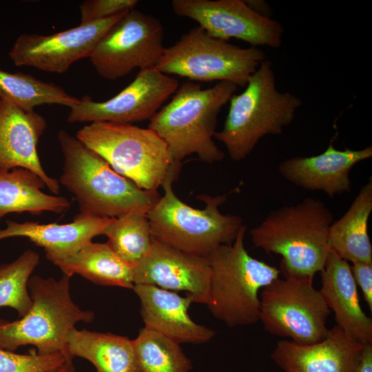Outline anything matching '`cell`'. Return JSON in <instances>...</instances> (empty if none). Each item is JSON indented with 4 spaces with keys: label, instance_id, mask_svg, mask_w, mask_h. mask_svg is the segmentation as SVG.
<instances>
[{
    "label": "cell",
    "instance_id": "obj_1",
    "mask_svg": "<svg viewBox=\"0 0 372 372\" xmlns=\"http://www.w3.org/2000/svg\"><path fill=\"white\" fill-rule=\"evenodd\" d=\"M57 138L63 157L59 182L74 196L79 214L118 218L136 209H149L159 198L157 191L138 187L76 136L62 130Z\"/></svg>",
    "mask_w": 372,
    "mask_h": 372
},
{
    "label": "cell",
    "instance_id": "obj_2",
    "mask_svg": "<svg viewBox=\"0 0 372 372\" xmlns=\"http://www.w3.org/2000/svg\"><path fill=\"white\" fill-rule=\"evenodd\" d=\"M333 220L322 200L305 198L269 212L250 230L251 242L267 254L281 256L282 275L313 278L322 271L330 251L328 232Z\"/></svg>",
    "mask_w": 372,
    "mask_h": 372
},
{
    "label": "cell",
    "instance_id": "obj_3",
    "mask_svg": "<svg viewBox=\"0 0 372 372\" xmlns=\"http://www.w3.org/2000/svg\"><path fill=\"white\" fill-rule=\"evenodd\" d=\"M237 87L231 82L218 81L203 89L200 83L187 81L151 118L148 128L163 139L174 163H181L191 154L207 163L224 158L214 136L219 112Z\"/></svg>",
    "mask_w": 372,
    "mask_h": 372
},
{
    "label": "cell",
    "instance_id": "obj_4",
    "mask_svg": "<svg viewBox=\"0 0 372 372\" xmlns=\"http://www.w3.org/2000/svg\"><path fill=\"white\" fill-rule=\"evenodd\" d=\"M70 278L64 273L59 279L30 277L31 308L17 320H0V349L14 352L22 346L32 345L39 354L60 353L66 359L73 358L68 349L69 333L78 322H92L94 313L81 309L73 301Z\"/></svg>",
    "mask_w": 372,
    "mask_h": 372
},
{
    "label": "cell",
    "instance_id": "obj_5",
    "mask_svg": "<svg viewBox=\"0 0 372 372\" xmlns=\"http://www.w3.org/2000/svg\"><path fill=\"white\" fill-rule=\"evenodd\" d=\"M229 102L223 127L214 138L236 161L249 155L263 137L281 134L302 104L295 94L277 89L272 64L267 59L249 78L245 90L234 94Z\"/></svg>",
    "mask_w": 372,
    "mask_h": 372
},
{
    "label": "cell",
    "instance_id": "obj_6",
    "mask_svg": "<svg viewBox=\"0 0 372 372\" xmlns=\"http://www.w3.org/2000/svg\"><path fill=\"white\" fill-rule=\"evenodd\" d=\"M180 163L170 168L163 185L164 194L150 207L147 216L153 237L186 253L207 256L221 245L231 243L244 225L240 216L223 214L218 207L227 195L203 194L204 209L189 206L174 194L172 183Z\"/></svg>",
    "mask_w": 372,
    "mask_h": 372
},
{
    "label": "cell",
    "instance_id": "obj_7",
    "mask_svg": "<svg viewBox=\"0 0 372 372\" xmlns=\"http://www.w3.org/2000/svg\"><path fill=\"white\" fill-rule=\"evenodd\" d=\"M246 229L243 225L231 243L218 246L207 256L211 278L206 305L231 328L259 321V291L280 273L277 267L249 255L244 243Z\"/></svg>",
    "mask_w": 372,
    "mask_h": 372
},
{
    "label": "cell",
    "instance_id": "obj_8",
    "mask_svg": "<svg viewBox=\"0 0 372 372\" xmlns=\"http://www.w3.org/2000/svg\"><path fill=\"white\" fill-rule=\"evenodd\" d=\"M76 137L145 190L157 191L176 163L163 139L148 127L94 122L79 129Z\"/></svg>",
    "mask_w": 372,
    "mask_h": 372
},
{
    "label": "cell",
    "instance_id": "obj_9",
    "mask_svg": "<svg viewBox=\"0 0 372 372\" xmlns=\"http://www.w3.org/2000/svg\"><path fill=\"white\" fill-rule=\"evenodd\" d=\"M266 59L265 52L259 48H240L213 37L197 26L165 48L154 68L191 81H229L245 87Z\"/></svg>",
    "mask_w": 372,
    "mask_h": 372
},
{
    "label": "cell",
    "instance_id": "obj_10",
    "mask_svg": "<svg viewBox=\"0 0 372 372\" xmlns=\"http://www.w3.org/2000/svg\"><path fill=\"white\" fill-rule=\"evenodd\" d=\"M261 290L259 321L269 333L300 344L324 340L331 310L313 278L282 275Z\"/></svg>",
    "mask_w": 372,
    "mask_h": 372
},
{
    "label": "cell",
    "instance_id": "obj_11",
    "mask_svg": "<svg viewBox=\"0 0 372 372\" xmlns=\"http://www.w3.org/2000/svg\"><path fill=\"white\" fill-rule=\"evenodd\" d=\"M164 30L152 15L127 11L101 39L90 60L102 78L114 81L136 68H153L163 54Z\"/></svg>",
    "mask_w": 372,
    "mask_h": 372
},
{
    "label": "cell",
    "instance_id": "obj_12",
    "mask_svg": "<svg viewBox=\"0 0 372 372\" xmlns=\"http://www.w3.org/2000/svg\"><path fill=\"white\" fill-rule=\"evenodd\" d=\"M171 4L176 15L196 21L213 37L239 39L253 48L281 45L282 25L257 13L245 1L173 0Z\"/></svg>",
    "mask_w": 372,
    "mask_h": 372
},
{
    "label": "cell",
    "instance_id": "obj_13",
    "mask_svg": "<svg viewBox=\"0 0 372 372\" xmlns=\"http://www.w3.org/2000/svg\"><path fill=\"white\" fill-rule=\"evenodd\" d=\"M178 87L176 79L155 68L141 70L132 83L107 101L83 96L70 108L67 121L132 124L150 120Z\"/></svg>",
    "mask_w": 372,
    "mask_h": 372
},
{
    "label": "cell",
    "instance_id": "obj_14",
    "mask_svg": "<svg viewBox=\"0 0 372 372\" xmlns=\"http://www.w3.org/2000/svg\"><path fill=\"white\" fill-rule=\"evenodd\" d=\"M127 12L50 35L21 34L8 56L16 66L65 72L74 62L90 58L101 39Z\"/></svg>",
    "mask_w": 372,
    "mask_h": 372
},
{
    "label": "cell",
    "instance_id": "obj_15",
    "mask_svg": "<svg viewBox=\"0 0 372 372\" xmlns=\"http://www.w3.org/2000/svg\"><path fill=\"white\" fill-rule=\"evenodd\" d=\"M210 278L207 256L186 253L154 237L149 253L134 269V285L185 291L194 302L205 304L209 300Z\"/></svg>",
    "mask_w": 372,
    "mask_h": 372
},
{
    "label": "cell",
    "instance_id": "obj_16",
    "mask_svg": "<svg viewBox=\"0 0 372 372\" xmlns=\"http://www.w3.org/2000/svg\"><path fill=\"white\" fill-rule=\"evenodd\" d=\"M46 127L44 117L34 110H24L0 96V170L30 169L57 195L59 182L44 171L37 152L39 139Z\"/></svg>",
    "mask_w": 372,
    "mask_h": 372
},
{
    "label": "cell",
    "instance_id": "obj_17",
    "mask_svg": "<svg viewBox=\"0 0 372 372\" xmlns=\"http://www.w3.org/2000/svg\"><path fill=\"white\" fill-rule=\"evenodd\" d=\"M372 157V147L340 150L330 142L322 154L295 156L282 161L278 171L287 180L308 191H320L329 197L349 192L350 171L357 163Z\"/></svg>",
    "mask_w": 372,
    "mask_h": 372
},
{
    "label": "cell",
    "instance_id": "obj_18",
    "mask_svg": "<svg viewBox=\"0 0 372 372\" xmlns=\"http://www.w3.org/2000/svg\"><path fill=\"white\" fill-rule=\"evenodd\" d=\"M363 345L335 324L314 344L279 341L271 358L285 372H356Z\"/></svg>",
    "mask_w": 372,
    "mask_h": 372
},
{
    "label": "cell",
    "instance_id": "obj_19",
    "mask_svg": "<svg viewBox=\"0 0 372 372\" xmlns=\"http://www.w3.org/2000/svg\"><path fill=\"white\" fill-rule=\"evenodd\" d=\"M132 289L140 300V313L145 327L178 344H203L215 336L213 329L190 318L188 309L194 300L189 295L183 297L149 285H134Z\"/></svg>",
    "mask_w": 372,
    "mask_h": 372
},
{
    "label": "cell",
    "instance_id": "obj_20",
    "mask_svg": "<svg viewBox=\"0 0 372 372\" xmlns=\"http://www.w3.org/2000/svg\"><path fill=\"white\" fill-rule=\"evenodd\" d=\"M113 218H96L78 214L72 223L42 224L6 220V227L0 229V240L24 237L43 247L46 258L53 264L79 251L86 243L103 235Z\"/></svg>",
    "mask_w": 372,
    "mask_h": 372
},
{
    "label": "cell",
    "instance_id": "obj_21",
    "mask_svg": "<svg viewBox=\"0 0 372 372\" xmlns=\"http://www.w3.org/2000/svg\"><path fill=\"white\" fill-rule=\"evenodd\" d=\"M321 273L320 291L335 320L347 334L360 343L372 344V319L362 310L351 265L329 251Z\"/></svg>",
    "mask_w": 372,
    "mask_h": 372
},
{
    "label": "cell",
    "instance_id": "obj_22",
    "mask_svg": "<svg viewBox=\"0 0 372 372\" xmlns=\"http://www.w3.org/2000/svg\"><path fill=\"white\" fill-rule=\"evenodd\" d=\"M372 211V178L362 186L346 213L333 222L328 232L330 251L351 262L372 263L368 222Z\"/></svg>",
    "mask_w": 372,
    "mask_h": 372
},
{
    "label": "cell",
    "instance_id": "obj_23",
    "mask_svg": "<svg viewBox=\"0 0 372 372\" xmlns=\"http://www.w3.org/2000/svg\"><path fill=\"white\" fill-rule=\"evenodd\" d=\"M45 187L42 178L30 169L0 170V218L12 213L61 214L70 209L68 199L45 194Z\"/></svg>",
    "mask_w": 372,
    "mask_h": 372
},
{
    "label": "cell",
    "instance_id": "obj_24",
    "mask_svg": "<svg viewBox=\"0 0 372 372\" xmlns=\"http://www.w3.org/2000/svg\"><path fill=\"white\" fill-rule=\"evenodd\" d=\"M71 355L91 362L96 372H143L132 340L111 333L72 329L68 335Z\"/></svg>",
    "mask_w": 372,
    "mask_h": 372
},
{
    "label": "cell",
    "instance_id": "obj_25",
    "mask_svg": "<svg viewBox=\"0 0 372 372\" xmlns=\"http://www.w3.org/2000/svg\"><path fill=\"white\" fill-rule=\"evenodd\" d=\"M63 273L79 274L103 286L132 289L134 269L107 243L90 241L79 251L54 263Z\"/></svg>",
    "mask_w": 372,
    "mask_h": 372
},
{
    "label": "cell",
    "instance_id": "obj_26",
    "mask_svg": "<svg viewBox=\"0 0 372 372\" xmlns=\"http://www.w3.org/2000/svg\"><path fill=\"white\" fill-rule=\"evenodd\" d=\"M149 209H136L113 218L103 234L107 238L106 242L133 269L151 249L153 236L147 216Z\"/></svg>",
    "mask_w": 372,
    "mask_h": 372
},
{
    "label": "cell",
    "instance_id": "obj_27",
    "mask_svg": "<svg viewBox=\"0 0 372 372\" xmlns=\"http://www.w3.org/2000/svg\"><path fill=\"white\" fill-rule=\"evenodd\" d=\"M0 96L8 99L24 110L31 111L41 105H61L72 107L79 99L62 87L23 72L11 73L0 70Z\"/></svg>",
    "mask_w": 372,
    "mask_h": 372
},
{
    "label": "cell",
    "instance_id": "obj_28",
    "mask_svg": "<svg viewBox=\"0 0 372 372\" xmlns=\"http://www.w3.org/2000/svg\"><path fill=\"white\" fill-rule=\"evenodd\" d=\"M143 372H189L193 368L180 344L144 327L132 340Z\"/></svg>",
    "mask_w": 372,
    "mask_h": 372
},
{
    "label": "cell",
    "instance_id": "obj_29",
    "mask_svg": "<svg viewBox=\"0 0 372 372\" xmlns=\"http://www.w3.org/2000/svg\"><path fill=\"white\" fill-rule=\"evenodd\" d=\"M39 260V254L28 249L12 262L0 265V307L15 309L19 318L31 308L28 285Z\"/></svg>",
    "mask_w": 372,
    "mask_h": 372
},
{
    "label": "cell",
    "instance_id": "obj_30",
    "mask_svg": "<svg viewBox=\"0 0 372 372\" xmlns=\"http://www.w3.org/2000/svg\"><path fill=\"white\" fill-rule=\"evenodd\" d=\"M66 360L60 353L42 355L19 354L0 349V372H45L52 371Z\"/></svg>",
    "mask_w": 372,
    "mask_h": 372
},
{
    "label": "cell",
    "instance_id": "obj_31",
    "mask_svg": "<svg viewBox=\"0 0 372 372\" xmlns=\"http://www.w3.org/2000/svg\"><path fill=\"white\" fill-rule=\"evenodd\" d=\"M137 0H87L79 6L81 23L87 24L135 8Z\"/></svg>",
    "mask_w": 372,
    "mask_h": 372
},
{
    "label": "cell",
    "instance_id": "obj_32",
    "mask_svg": "<svg viewBox=\"0 0 372 372\" xmlns=\"http://www.w3.org/2000/svg\"><path fill=\"white\" fill-rule=\"evenodd\" d=\"M351 270L357 287L362 292L364 299L370 311H372V263L355 262Z\"/></svg>",
    "mask_w": 372,
    "mask_h": 372
},
{
    "label": "cell",
    "instance_id": "obj_33",
    "mask_svg": "<svg viewBox=\"0 0 372 372\" xmlns=\"http://www.w3.org/2000/svg\"><path fill=\"white\" fill-rule=\"evenodd\" d=\"M356 372H372V344L363 345Z\"/></svg>",
    "mask_w": 372,
    "mask_h": 372
},
{
    "label": "cell",
    "instance_id": "obj_34",
    "mask_svg": "<svg viewBox=\"0 0 372 372\" xmlns=\"http://www.w3.org/2000/svg\"><path fill=\"white\" fill-rule=\"evenodd\" d=\"M45 372H77L72 362V359L66 360L61 365L56 369Z\"/></svg>",
    "mask_w": 372,
    "mask_h": 372
},
{
    "label": "cell",
    "instance_id": "obj_35",
    "mask_svg": "<svg viewBox=\"0 0 372 372\" xmlns=\"http://www.w3.org/2000/svg\"><path fill=\"white\" fill-rule=\"evenodd\" d=\"M253 372H261V371H253Z\"/></svg>",
    "mask_w": 372,
    "mask_h": 372
}]
</instances>
